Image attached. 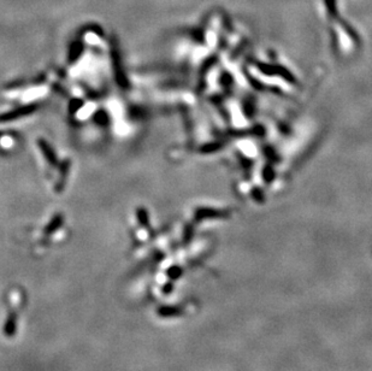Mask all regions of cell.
<instances>
[{"label": "cell", "instance_id": "cell-1", "mask_svg": "<svg viewBox=\"0 0 372 371\" xmlns=\"http://www.w3.org/2000/svg\"><path fill=\"white\" fill-rule=\"evenodd\" d=\"M13 328H15V318H13V316H11L5 326V333L9 334V335H11V334L13 333Z\"/></svg>", "mask_w": 372, "mask_h": 371}]
</instances>
